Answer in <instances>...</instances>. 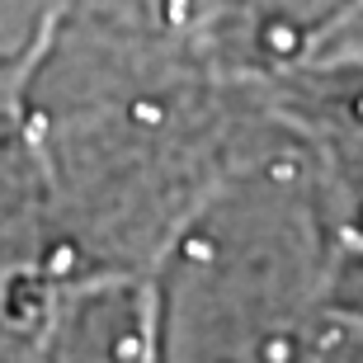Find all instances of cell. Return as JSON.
<instances>
[{"mask_svg":"<svg viewBox=\"0 0 363 363\" xmlns=\"http://www.w3.org/2000/svg\"><path fill=\"white\" fill-rule=\"evenodd\" d=\"M170 241L156 354L179 359H288L297 330L363 259L335 217L316 147L283 113Z\"/></svg>","mask_w":363,"mask_h":363,"instance_id":"obj_1","label":"cell"},{"mask_svg":"<svg viewBox=\"0 0 363 363\" xmlns=\"http://www.w3.org/2000/svg\"><path fill=\"white\" fill-rule=\"evenodd\" d=\"M363 48V0H213L203 52L217 71L283 85Z\"/></svg>","mask_w":363,"mask_h":363,"instance_id":"obj_2","label":"cell"},{"mask_svg":"<svg viewBox=\"0 0 363 363\" xmlns=\"http://www.w3.org/2000/svg\"><path fill=\"white\" fill-rule=\"evenodd\" d=\"M52 345L62 354H151L156 345V302L133 283H99L85 288L76 302L52 311Z\"/></svg>","mask_w":363,"mask_h":363,"instance_id":"obj_3","label":"cell"}]
</instances>
